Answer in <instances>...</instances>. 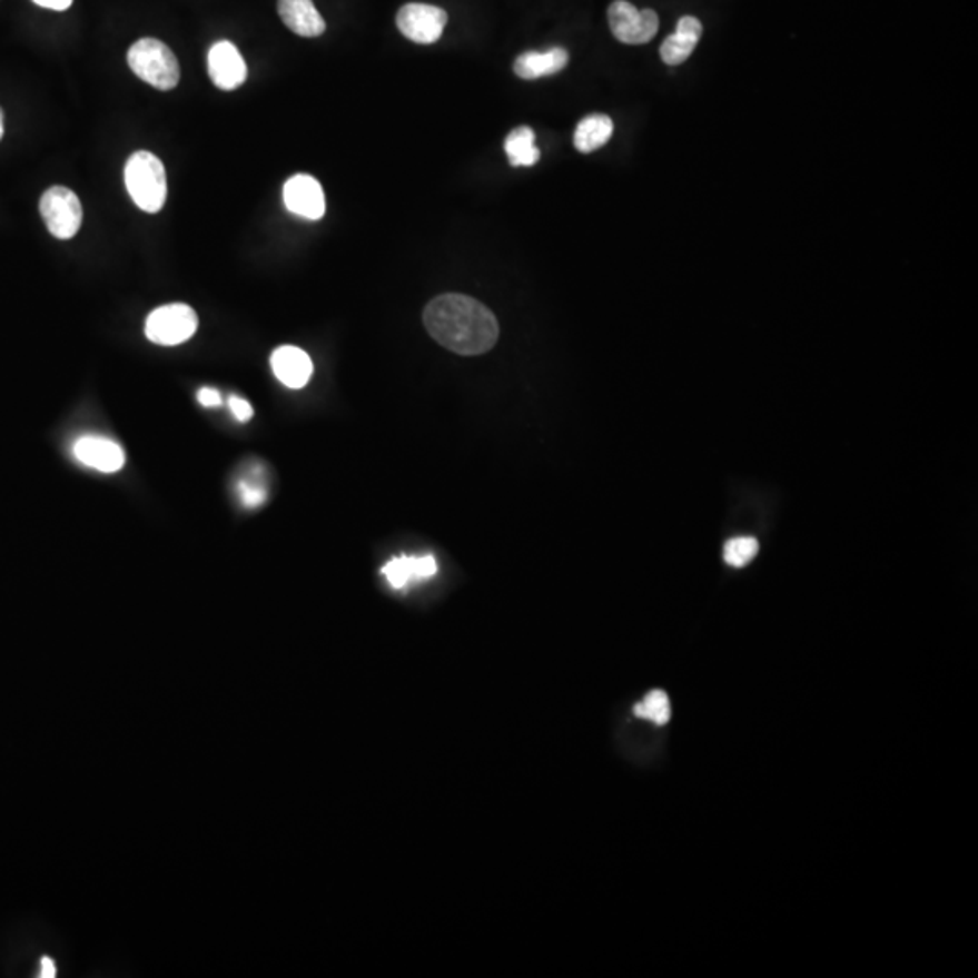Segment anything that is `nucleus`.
Returning <instances> with one entry per match:
<instances>
[{
    "label": "nucleus",
    "mask_w": 978,
    "mask_h": 978,
    "mask_svg": "<svg viewBox=\"0 0 978 978\" xmlns=\"http://www.w3.org/2000/svg\"><path fill=\"white\" fill-rule=\"evenodd\" d=\"M424 326L438 345L458 356H482L497 345V317L473 297L443 294L426 305Z\"/></svg>",
    "instance_id": "f257e3e1"
},
{
    "label": "nucleus",
    "mask_w": 978,
    "mask_h": 978,
    "mask_svg": "<svg viewBox=\"0 0 978 978\" xmlns=\"http://www.w3.org/2000/svg\"><path fill=\"white\" fill-rule=\"evenodd\" d=\"M124 180L138 209L149 215L160 213L167 200V176L158 156L149 151L132 152L126 164Z\"/></svg>",
    "instance_id": "f03ea898"
},
{
    "label": "nucleus",
    "mask_w": 978,
    "mask_h": 978,
    "mask_svg": "<svg viewBox=\"0 0 978 978\" xmlns=\"http://www.w3.org/2000/svg\"><path fill=\"white\" fill-rule=\"evenodd\" d=\"M132 73L160 91H171L180 82V63L169 46L161 40L140 39L127 53Z\"/></svg>",
    "instance_id": "7ed1b4c3"
},
{
    "label": "nucleus",
    "mask_w": 978,
    "mask_h": 978,
    "mask_svg": "<svg viewBox=\"0 0 978 978\" xmlns=\"http://www.w3.org/2000/svg\"><path fill=\"white\" fill-rule=\"evenodd\" d=\"M196 330H198V316L184 303H172L156 308L146 322L147 339L160 346H176L189 342Z\"/></svg>",
    "instance_id": "20e7f679"
},
{
    "label": "nucleus",
    "mask_w": 978,
    "mask_h": 978,
    "mask_svg": "<svg viewBox=\"0 0 978 978\" xmlns=\"http://www.w3.org/2000/svg\"><path fill=\"white\" fill-rule=\"evenodd\" d=\"M40 216L55 238L71 239L82 227V204L73 190L55 186L40 198Z\"/></svg>",
    "instance_id": "39448f33"
},
{
    "label": "nucleus",
    "mask_w": 978,
    "mask_h": 978,
    "mask_svg": "<svg viewBox=\"0 0 978 978\" xmlns=\"http://www.w3.org/2000/svg\"><path fill=\"white\" fill-rule=\"evenodd\" d=\"M607 17L611 31L623 45H648L660 28L656 11L638 10L625 0H614L609 6Z\"/></svg>",
    "instance_id": "423d86ee"
},
{
    "label": "nucleus",
    "mask_w": 978,
    "mask_h": 978,
    "mask_svg": "<svg viewBox=\"0 0 978 978\" xmlns=\"http://www.w3.org/2000/svg\"><path fill=\"white\" fill-rule=\"evenodd\" d=\"M448 24V13L437 6L406 4L397 13V28L406 39L417 45H434L443 37Z\"/></svg>",
    "instance_id": "0eeeda50"
},
{
    "label": "nucleus",
    "mask_w": 978,
    "mask_h": 978,
    "mask_svg": "<svg viewBox=\"0 0 978 978\" xmlns=\"http://www.w3.org/2000/svg\"><path fill=\"white\" fill-rule=\"evenodd\" d=\"M207 69L216 88L234 91L247 80V63L229 40H219L207 55Z\"/></svg>",
    "instance_id": "6e6552de"
},
{
    "label": "nucleus",
    "mask_w": 978,
    "mask_h": 978,
    "mask_svg": "<svg viewBox=\"0 0 978 978\" xmlns=\"http://www.w3.org/2000/svg\"><path fill=\"white\" fill-rule=\"evenodd\" d=\"M283 201L293 215L305 219H322L325 216V192L314 176L296 175L283 187Z\"/></svg>",
    "instance_id": "1a4fd4ad"
},
{
    "label": "nucleus",
    "mask_w": 978,
    "mask_h": 978,
    "mask_svg": "<svg viewBox=\"0 0 978 978\" xmlns=\"http://www.w3.org/2000/svg\"><path fill=\"white\" fill-rule=\"evenodd\" d=\"M75 457L83 466L93 467L97 472L117 473L126 466V453L122 446L111 438L88 437L78 438L73 446Z\"/></svg>",
    "instance_id": "9d476101"
},
{
    "label": "nucleus",
    "mask_w": 978,
    "mask_h": 978,
    "mask_svg": "<svg viewBox=\"0 0 978 978\" xmlns=\"http://www.w3.org/2000/svg\"><path fill=\"white\" fill-rule=\"evenodd\" d=\"M270 366L279 383L290 389H299L307 386L314 374L310 356L297 346H279L270 357Z\"/></svg>",
    "instance_id": "9b49d317"
},
{
    "label": "nucleus",
    "mask_w": 978,
    "mask_h": 978,
    "mask_svg": "<svg viewBox=\"0 0 978 978\" xmlns=\"http://www.w3.org/2000/svg\"><path fill=\"white\" fill-rule=\"evenodd\" d=\"M278 13L283 24L299 37L312 39L325 33V19L312 0H278Z\"/></svg>",
    "instance_id": "f8f14e48"
},
{
    "label": "nucleus",
    "mask_w": 978,
    "mask_h": 978,
    "mask_svg": "<svg viewBox=\"0 0 978 978\" xmlns=\"http://www.w3.org/2000/svg\"><path fill=\"white\" fill-rule=\"evenodd\" d=\"M701 33H703V26L697 17L680 19L676 31L668 37L660 48V57L663 62L668 66H680L685 62L700 42Z\"/></svg>",
    "instance_id": "ddd939ff"
},
{
    "label": "nucleus",
    "mask_w": 978,
    "mask_h": 978,
    "mask_svg": "<svg viewBox=\"0 0 978 978\" xmlns=\"http://www.w3.org/2000/svg\"><path fill=\"white\" fill-rule=\"evenodd\" d=\"M570 62V55L564 48L547 49V51H527L515 60L513 71L516 77L524 80L551 77L565 69Z\"/></svg>",
    "instance_id": "4468645a"
},
{
    "label": "nucleus",
    "mask_w": 978,
    "mask_h": 978,
    "mask_svg": "<svg viewBox=\"0 0 978 978\" xmlns=\"http://www.w3.org/2000/svg\"><path fill=\"white\" fill-rule=\"evenodd\" d=\"M383 576L388 580V584L394 590H403L409 580H426L437 573V562L434 556H399V559L389 560L388 564L381 570Z\"/></svg>",
    "instance_id": "2eb2a0df"
},
{
    "label": "nucleus",
    "mask_w": 978,
    "mask_h": 978,
    "mask_svg": "<svg viewBox=\"0 0 978 978\" xmlns=\"http://www.w3.org/2000/svg\"><path fill=\"white\" fill-rule=\"evenodd\" d=\"M613 120L607 115H590L576 126L575 147L580 152L590 155L604 147L613 137Z\"/></svg>",
    "instance_id": "dca6fc26"
},
{
    "label": "nucleus",
    "mask_w": 978,
    "mask_h": 978,
    "mask_svg": "<svg viewBox=\"0 0 978 978\" xmlns=\"http://www.w3.org/2000/svg\"><path fill=\"white\" fill-rule=\"evenodd\" d=\"M504 149L513 167H531L541 160V151L535 146V132L527 126L513 129L507 135Z\"/></svg>",
    "instance_id": "f3484780"
},
{
    "label": "nucleus",
    "mask_w": 978,
    "mask_h": 978,
    "mask_svg": "<svg viewBox=\"0 0 978 978\" xmlns=\"http://www.w3.org/2000/svg\"><path fill=\"white\" fill-rule=\"evenodd\" d=\"M760 542L754 536H734L723 547V559L732 567H745L758 555Z\"/></svg>",
    "instance_id": "a211bd4d"
},
{
    "label": "nucleus",
    "mask_w": 978,
    "mask_h": 978,
    "mask_svg": "<svg viewBox=\"0 0 978 978\" xmlns=\"http://www.w3.org/2000/svg\"><path fill=\"white\" fill-rule=\"evenodd\" d=\"M634 714L654 721L656 725H665L671 720V703L668 694L663 691L649 692L645 700L634 707Z\"/></svg>",
    "instance_id": "6ab92c4d"
},
{
    "label": "nucleus",
    "mask_w": 978,
    "mask_h": 978,
    "mask_svg": "<svg viewBox=\"0 0 978 978\" xmlns=\"http://www.w3.org/2000/svg\"><path fill=\"white\" fill-rule=\"evenodd\" d=\"M239 497L244 502L245 507H258L264 504L267 498V490L256 482L241 481L238 484Z\"/></svg>",
    "instance_id": "aec40b11"
},
{
    "label": "nucleus",
    "mask_w": 978,
    "mask_h": 978,
    "mask_svg": "<svg viewBox=\"0 0 978 978\" xmlns=\"http://www.w3.org/2000/svg\"><path fill=\"white\" fill-rule=\"evenodd\" d=\"M229 408L233 412L234 417L239 421V423H247V421L253 419L254 409L249 403L245 399H239V397H230L229 399Z\"/></svg>",
    "instance_id": "412c9836"
},
{
    "label": "nucleus",
    "mask_w": 978,
    "mask_h": 978,
    "mask_svg": "<svg viewBox=\"0 0 978 978\" xmlns=\"http://www.w3.org/2000/svg\"><path fill=\"white\" fill-rule=\"evenodd\" d=\"M198 401H200L201 406H205V408H218L219 404H221V395H219L218 389L201 388L198 392Z\"/></svg>",
    "instance_id": "4be33fe9"
},
{
    "label": "nucleus",
    "mask_w": 978,
    "mask_h": 978,
    "mask_svg": "<svg viewBox=\"0 0 978 978\" xmlns=\"http://www.w3.org/2000/svg\"><path fill=\"white\" fill-rule=\"evenodd\" d=\"M33 2L40 8L53 11H66L73 4V0H33Z\"/></svg>",
    "instance_id": "5701e85b"
},
{
    "label": "nucleus",
    "mask_w": 978,
    "mask_h": 978,
    "mask_svg": "<svg viewBox=\"0 0 978 978\" xmlns=\"http://www.w3.org/2000/svg\"><path fill=\"white\" fill-rule=\"evenodd\" d=\"M55 975H57V966H55L53 960L49 959V957H45V959L40 960L39 977L53 978Z\"/></svg>",
    "instance_id": "b1692460"
},
{
    "label": "nucleus",
    "mask_w": 978,
    "mask_h": 978,
    "mask_svg": "<svg viewBox=\"0 0 978 978\" xmlns=\"http://www.w3.org/2000/svg\"><path fill=\"white\" fill-rule=\"evenodd\" d=\"M4 137V115H2V109H0V140Z\"/></svg>",
    "instance_id": "393cba45"
}]
</instances>
